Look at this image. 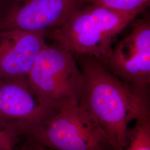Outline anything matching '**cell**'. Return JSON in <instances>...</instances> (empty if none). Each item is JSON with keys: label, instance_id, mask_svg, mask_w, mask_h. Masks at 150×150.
I'll use <instances>...</instances> for the list:
<instances>
[{"label": "cell", "instance_id": "obj_1", "mask_svg": "<svg viewBox=\"0 0 150 150\" xmlns=\"http://www.w3.org/2000/svg\"><path fill=\"white\" fill-rule=\"evenodd\" d=\"M79 56L83 77L79 105L102 127L112 150H124L129 123L150 116L149 91L124 82L94 57Z\"/></svg>", "mask_w": 150, "mask_h": 150}, {"label": "cell", "instance_id": "obj_2", "mask_svg": "<svg viewBox=\"0 0 150 150\" xmlns=\"http://www.w3.org/2000/svg\"><path fill=\"white\" fill-rule=\"evenodd\" d=\"M141 12H123L90 4L75 12L63 24L46 33L72 54L104 63L115 39Z\"/></svg>", "mask_w": 150, "mask_h": 150}, {"label": "cell", "instance_id": "obj_3", "mask_svg": "<svg viewBox=\"0 0 150 150\" xmlns=\"http://www.w3.org/2000/svg\"><path fill=\"white\" fill-rule=\"evenodd\" d=\"M27 137L50 150H112L102 127L79 104L59 106Z\"/></svg>", "mask_w": 150, "mask_h": 150}, {"label": "cell", "instance_id": "obj_4", "mask_svg": "<svg viewBox=\"0 0 150 150\" xmlns=\"http://www.w3.org/2000/svg\"><path fill=\"white\" fill-rule=\"evenodd\" d=\"M27 77L35 90L59 106L79 104L83 75L72 53L59 43L44 46Z\"/></svg>", "mask_w": 150, "mask_h": 150}, {"label": "cell", "instance_id": "obj_5", "mask_svg": "<svg viewBox=\"0 0 150 150\" xmlns=\"http://www.w3.org/2000/svg\"><path fill=\"white\" fill-rule=\"evenodd\" d=\"M59 107L35 90L27 76L0 81V125L18 137L29 135Z\"/></svg>", "mask_w": 150, "mask_h": 150}, {"label": "cell", "instance_id": "obj_6", "mask_svg": "<svg viewBox=\"0 0 150 150\" xmlns=\"http://www.w3.org/2000/svg\"><path fill=\"white\" fill-rule=\"evenodd\" d=\"M86 2V0H5L0 13V32H46L61 26Z\"/></svg>", "mask_w": 150, "mask_h": 150}, {"label": "cell", "instance_id": "obj_7", "mask_svg": "<svg viewBox=\"0 0 150 150\" xmlns=\"http://www.w3.org/2000/svg\"><path fill=\"white\" fill-rule=\"evenodd\" d=\"M121 80L149 91L150 82V22L140 20L112 50L103 64Z\"/></svg>", "mask_w": 150, "mask_h": 150}, {"label": "cell", "instance_id": "obj_8", "mask_svg": "<svg viewBox=\"0 0 150 150\" xmlns=\"http://www.w3.org/2000/svg\"><path fill=\"white\" fill-rule=\"evenodd\" d=\"M46 32H0V81L28 75L46 44Z\"/></svg>", "mask_w": 150, "mask_h": 150}, {"label": "cell", "instance_id": "obj_9", "mask_svg": "<svg viewBox=\"0 0 150 150\" xmlns=\"http://www.w3.org/2000/svg\"><path fill=\"white\" fill-rule=\"evenodd\" d=\"M129 129L124 150H150V115L137 120Z\"/></svg>", "mask_w": 150, "mask_h": 150}, {"label": "cell", "instance_id": "obj_10", "mask_svg": "<svg viewBox=\"0 0 150 150\" xmlns=\"http://www.w3.org/2000/svg\"><path fill=\"white\" fill-rule=\"evenodd\" d=\"M90 4L100 6L123 12H142L148 6L150 0H86Z\"/></svg>", "mask_w": 150, "mask_h": 150}, {"label": "cell", "instance_id": "obj_11", "mask_svg": "<svg viewBox=\"0 0 150 150\" xmlns=\"http://www.w3.org/2000/svg\"><path fill=\"white\" fill-rule=\"evenodd\" d=\"M18 137L0 125V150H15Z\"/></svg>", "mask_w": 150, "mask_h": 150}, {"label": "cell", "instance_id": "obj_12", "mask_svg": "<svg viewBox=\"0 0 150 150\" xmlns=\"http://www.w3.org/2000/svg\"><path fill=\"white\" fill-rule=\"evenodd\" d=\"M30 149L33 150H52L46 149L45 147H43L38 146V145H34V144H32V147Z\"/></svg>", "mask_w": 150, "mask_h": 150}, {"label": "cell", "instance_id": "obj_13", "mask_svg": "<svg viewBox=\"0 0 150 150\" xmlns=\"http://www.w3.org/2000/svg\"><path fill=\"white\" fill-rule=\"evenodd\" d=\"M5 1V0H0V13L2 10V7H3Z\"/></svg>", "mask_w": 150, "mask_h": 150}, {"label": "cell", "instance_id": "obj_14", "mask_svg": "<svg viewBox=\"0 0 150 150\" xmlns=\"http://www.w3.org/2000/svg\"><path fill=\"white\" fill-rule=\"evenodd\" d=\"M33 150L32 149H27V150Z\"/></svg>", "mask_w": 150, "mask_h": 150}]
</instances>
